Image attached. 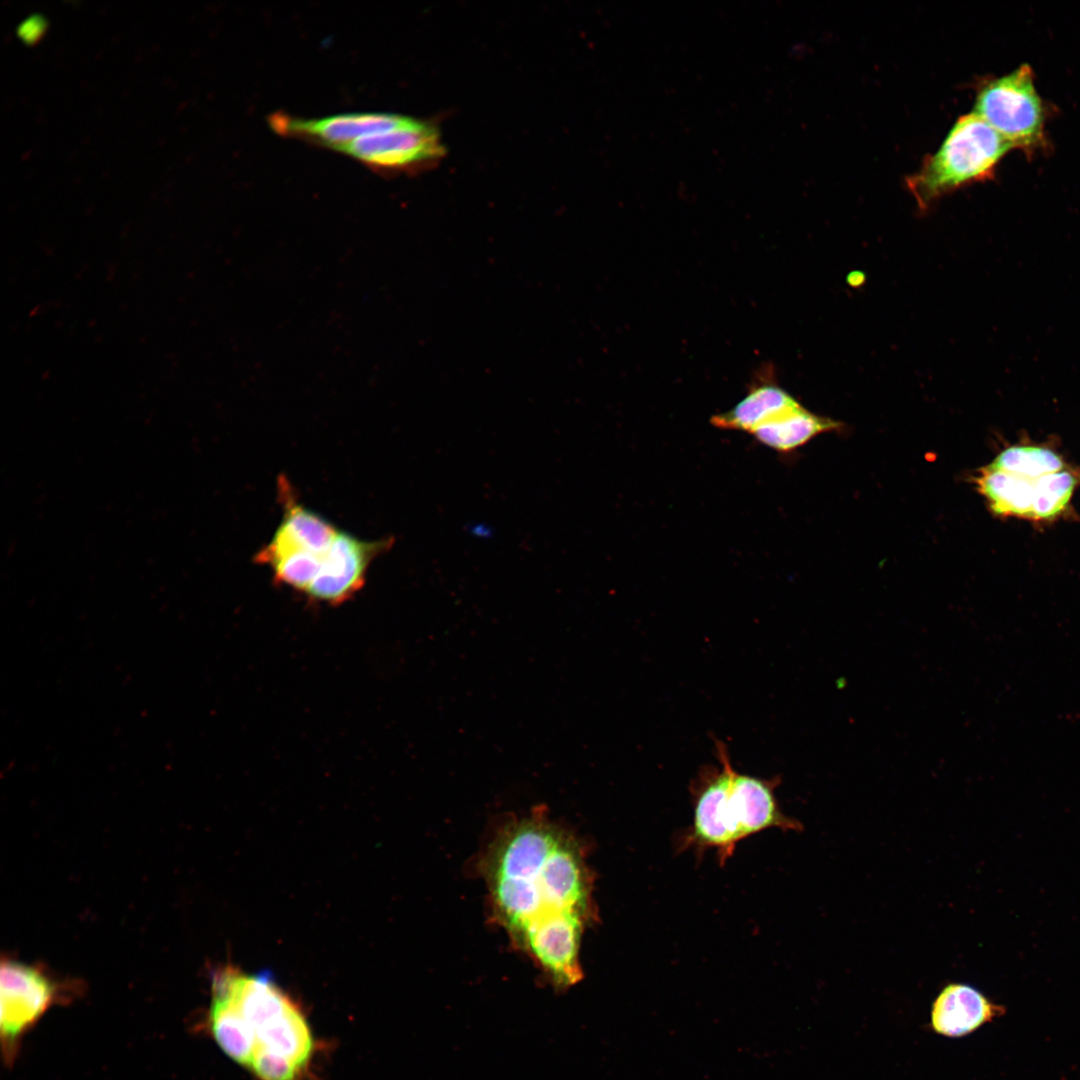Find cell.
Wrapping results in <instances>:
<instances>
[{
    "mask_svg": "<svg viewBox=\"0 0 1080 1080\" xmlns=\"http://www.w3.org/2000/svg\"><path fill=\"white\" fill-rule=\"evenodd\" d=\"M491 918L527 956L581 943L593 920L583 848L544 806L508 822L483 861Z\"/></svg>",
    "mask_w": 1080,
    "mask_h": 1080,
    "instance_id": "6da1fadb",
    "label": "cell"
},
{
    "mask_svg": "<svg viewBox=\"0 0 1080 1080\" xmlns=\"http://www.w3.org/2000/svg\"><path fill=\"white\" fill-rule=\"evenodd\" d=\"M1013 147L974 111L959 117L938 150L906 179L921 209L965 185L993 175Z\"/></svg>",
    "mask_w": 1080,
    "mask_h": 1080,
    "instance_id": "7a4b0ae2",
    "label": "cell"
},
{
    "mask_svg": "<svg viewBox=\"0 0 1080 1080\" xmlns=\"http://www.w3.org/2000/svg\"><path fill=\"white\" fill-rule=\"evenodd\" d=\"M974 112L1013 148L1032 151L1044 142L1045 112L1027 64L984 81L976 92Z\"/></svg>",
    "mask_w": 1080,
    "mask_h": 1080,
    "instance_id": "3957f363",
    "label": "cell"
},
{
    "mask_svg": "<svg viewBox=\"0 0 1080 1080\" xmlns=\"http://www.w3.org/2000/svg\"><path fill=\"white\" fill-rule=\"evenodd\" d=\"M718 765L704 766L692 783L694 819L686 842L716 848L722 863L743 840L739 813L732 793V766L726 745L715 741Z\"/></svg>",
    "mask_w": 1080,
    "mask_h": 1080,
    "instance_id": "277c9868",
    "label": "cell"
},
{
    "mask_svg": "<svg viewBox=\"0 0 1080 1080\" xmlns=\"http://www.w3.org/2000/svg\"><path fill=\"white\" fill-rule=\"evenodd\" d=\"M438 129L410 118L397 128L364 136L340 152L378 172L406 171L438 160L444 154Z\"/></svg>",
    "mask_w": 1080,
    "mask_h": 1080,
    "instance_id": "5b68a950",
    "label": "cell"
},
{
    "mask_svg": "<svg viewBox=\"0 0 1080 1080\" xmlns=\"http://www.w3.org/2000/svg\"><path fill=\"white\" fill-rule=\"evenodd\" d=\"M56 1000V986L38 968L13 961L1 964V1040L8 1059L17 1042Z\"/></svg>",
    "mask_w": 1080,
    "mask_h": 1080,
    "instance_id": "8992f818",
    "label": "cell"
},
{
    "mask_svg": "<svg viewBox=\"0 0 1080 1080\" xmlns=\"http://www.w3.org/2000/svg\"><path fill=\"white\" fill-rule=\"evenodd\" d=\"M393 543L392 537L369 541L340 530L328 560L305 596L333 606L350 600L365 584L372 562Z\"/></svg>",
    "mask_w": 1080,
    "mask_h": 1080,
    "instance_id": "52a82bcc",
    "label": "cell"
},
{
    "mask_svg": "<svg viewBox=\"0 0 1080 1080\" xmlns=\"http://www.w3.org/2000/svg\"><path fill=\"white\" fill-rule=\"evenodd\" d=\"M411 117L386 112H350L321 118H301L283 112L268 122L277 134L301 139L340 152L364 136L404 125Z\"/></svg>",
    "mask_w": 1080,
    "mask_h": 1080,
    "instance_id": "ba28073f",
    "label": "cell"
},
{
    "mask_svg": "<svg viewBox=\"0 0 1080 1080\" xmlns=\"http://www.w3.org/2000/svg\"><path fill=\"white\" fill-rule=\"evenodd\" d=\"M1004 1013L1003 1006L993 1003L974 987L951 983L932 1004L931 1027L946 1037H962Z\"/></svg>",
    "mask_w": 1080,
    "mask_h": 1080,
    "instance_id": "9c48e42d",
    "label": "cell"
},
{
    "mask_svg": "<svg viewBox=\"0 0 1080 1080\" xmlns=\"http://www.w3.org/2000/svg\"><path fill=\"white\" fill-rule=\"evenodd\" d=\"M799 404L774 377L765 373L753 380L744 398L730 410L713 415L710 423L720 430L750 434L758 426Z\"/></svg>",
    "mask_w": 1080,
    "mask_h": 1080,
    "instance_id": "30bf717a",
    "label": "cell"
},
{
    "mask_svg": "<svg viewBox=\"0 0 1080 1080\" xmlns=\"http://www.w3.org/2000/svg\"><path fill=\"white\" fill-rule=\"evenodd\" d=\"M1046 476L1032 478L988 465L979 472L975 482L995 514L1033 520L1034 507Z\"/></svg>",
    "mask_w": 1080,
    "mask_h": 1080,
    "instance_id": "8fae6325",
    "label": "cell"
},
{
    "mask_svg": "<svg viewBox=\"0 0 1080 1080\" xmlns=\"http://www.w3.org/2000/svg\"><path fill=\"white\" fill-rule=\"evenodd\" d=\"M840 423L816 415L801 404L755 428L750 435L780 453L791 452L815 436L835 430Z\"/></svg>",
    "mask_w": 1080,
    "mask_h": 1080,
    "instance_id": "7c38bea8",
    "label": "cell"
},
{
    "mask_svg": "<svg viewBox=\"0 0 1080 1080\" xmlns=\"http://www.w3.org/2000/svg\"><path fill=\"white\" fill-rule=\"evenodd\" d=\"M208 1028L218 1046L238 1064L249 1066L257 1049L256 1036L234 1003L212 991Z\"/></svg>",
    "mask_w": 1080,
    "mask_h": 1080,
    "instance_id": "4fadbf2b",
    "label": "cell"
},
{
    "mask_svg": "<svg viewBox=\"0 0 1080 1080\" xmlns=\"http://www.w3.org/2000/svg\"><path fill=\"white\" fill-rule=\"evenodd\" d=\"M257 1048L285 1056L305 1069L313 1052L310 1028L297 1005L256 1033Z\"/></svg>",
    "mask_w": 1080,
    "mask_h": 1080,
    "instance_id": "5bb4252c",
    "label": "cell"
},
{
    "mask_svg": "<svg viewBox=\"0 0 1080 1080\" xmlns=\"http://www.w3.org/2000/svg\"><path fill=\"white\" fill-rule=\"evenodd\" d=\"M996 470L1040 478L1065 469L1062 457L1053 449L1039 445H1013L989 464Z\"/></svg>",
    "mask_w": 1080,
    "mask_h": 1080,
    "instance_id": "9a60e30c",
    "label": "cell"
},
{
    "mask_svg": "<svg viewBox=\"0 0 1080 1080\" xmlns=\"http://www.w3.org/2000/svg\"><path fill=\"white\" fill-rule=\"evenodd\" d=\"M248 1068L260 1080H299L304 1071L289 1058L257 1048Z\"/></svg>",
    "mask_w": 1080,
    "mask_h": 1080,
    "instance_id": "2e32d148",
    "label": "cell"
}]
</instances>
